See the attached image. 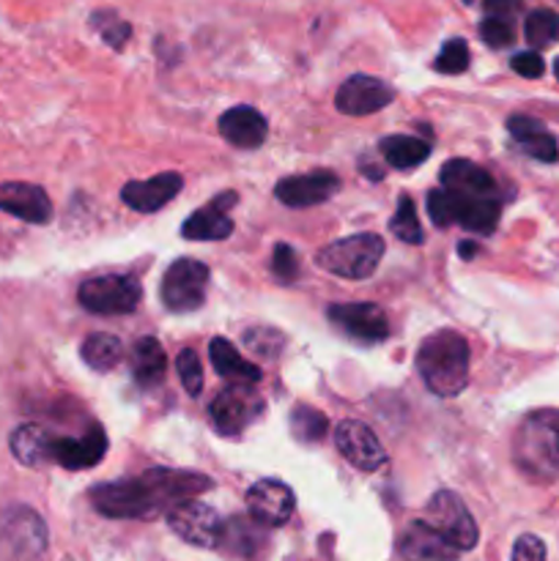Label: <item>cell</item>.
Instances as JSON below:
<instances>
[{"instance_id":"1","label":"cell","mask_w":559,"mask_h":561,"mask_svg":"<svg viewBox=\"0 0 559 561\" xmlns=\"http://www.w3.org/2000/svg\"><path fill=\"white\" fill-rule=\"evenodd\" d=\"M212 491V480L195 471L151 469L135 480L104 482L91 491V502L104 518L132 520L168 513L179 502Z\"/></svg>"},{"instance_id":"2","label":"cell","mask_w":559,"mask_h":561,"mask_svg":"<svg viewBox=\"0 0 559 561\" xmlns=\"http://www.w3.org/2000/svg\"><path fill=\"white\" fill-rule=\"evenodd\" d=\"M417 370L433 394L455 398L469 381V343L449 329L431 334L417 351Z\"/></svg>"},{"instance_id":"3","label":"cell","mask_w":559,"mask_h":561,"mask_svg":"<svg viewBox=\"0 0 559 561\" xmlns=\"http://www.w3.org/2000/svg\"><path fill=\"white\" fill-rule=\"evenodd\" d=\"M518 463L532 474H551L559 469V411H535L526 416L515 438Z\"/></svg>"},{"instance_id":"4","label":"cell","mask_w":559,"mask_h":561,"mask_svg":"<svg viewBox=\"0 0 559 561\" xmlns=\"http://www.w3.org/2000/svg\"><path fill=\"white\" fill-rule=\"evenodd\" d=\"M384 257V239L376 233H356L332 241L318 252V266L345 279H367Z\"/></svg>"},{"instance_id":"5","label":"cell","mask_w":559,"mask_h":561,"mask_svg":"<svg viewBox=\"0 0 559 561\" xmlns=\"http://www.w3.org/2000/svg\"><path fill=\"white\" fill-rule=\"evenodd\" d=\"M77 299L93 316H126L137 310L142 288L135 277L126 274H104V277L85 279L77 290Z\"/></svg>"},{"instance_id":"6","label":"cell","mask_w":559,"mask_h":561,"mask_svg":"<svg viewBox=\"0 0 559 561\" xmlns=\"http://www.w3.org/2000/svg\"><path fill=\"white\" fill-rule=\"evenodd\" d=\"M208 290V266L192 257H179L168 266L162 277V305L170 312H192L203 307Z\"/></svg>"},{"instance_id":"7","label":"cell","mask_w":559,"mask_h":561,"mask_svg":"<svg viewBox=\"0 0 559 561\" xmlns=\"http://www.w3.org/2000/svg\"><path fill=\"white\" fill-rule=\"evenodd\" d=\"M422 520H427L438 535L447 537L458 551H471V548L477 546V537H480L469 510L460 502L458 493L453 491H438L436 496L427 502L425 518Z\"/></svg>"},{"instance_id":"8","label":"cell","mask_w":559,"mask_h":561,"mask_svg":"<svg viewBox=\"0 0 559 561\" xmlns=\"http://www.w3.org/2000/svg\"><path fill=\"white\" fill-rule=\"evenodd\" d=\"M47 546V526L31 507H11L0 518V551L11 559H36Z\"/></svg>"},{"instance_id":"9","label":"cell","mask_w":559,"mask_h":561,"mask_svg":"<svg viewBox=\"0 0 559 561\" xmlns=\"http://www.w3.org/2000/svg\"><path fill=\"white\" fill-rule=\"evenodd\" d=\"M168 526L184 542L197 548H217L219 535H223V520L208 504L186 499L175 507L168 510Z\"/></svg>"},{"instance_id":"10","label":"cell","mask_w":559,"mask_h":561,"mask_svg":"<svg viewBox=\"0 0 559 561\" xmlns=\"http://www.w3.org/2000/svg\"><path fill=\"white\" fill-rule=\"evenodd\" d=\"M252 383H230L225 387L217 398L208 405V414L212 422L217 425V431L223 436H236V433L244 431L247 425H252L258 414H261V400L252 392Z\"/></svg>"},{"instance_id":"11","label":"cell","mask_w":559,"mask_h":561,"mask_svg":"<svg viewBox=\"0 0 559 561\" xmlns=\"http://www.w3.org/2000/svg\"><path fill=\"white\" fill-rule=\"evenodd\" d=\"M334 447L360 471H378L387 466V453L365 422L345 420L334 427Z\"/></svg>"},{"instance_id":"12","label":"cell","mask_w":559,"mask_h":561,"mask_svg":"<svg viewBox=\"0 0 559 561\" xmlns=\"http://www.w3.org/2000/svg\"><path fill=\"white\" fill-rule=\"evenodd\" d=\"M296 499L285 482L280 480H258L255 485L247 491V510H250V518L258 520L266 529L274 526H285L294 515Z\"/></svg>"},{"instance_id":"13","label":"cell","mask_w":559,"mask_h":561,"mask_svg":"<svg viewBox=\"0 0 559 561\" xmlns=\"http://www.w3.org/2000/svg\"><path fill=\"white\" fill-rule=\"evenodd\" d=\"M329 321L356 343H381L389 337V318L376 305H332Z\"/></svg>"},{"instance_id":"14","label":"cell","mask_w":559,"mask_h":561,"mask_svg":"<svg viewBox=\"0 0 559 561\" xmlns=\"http://www.w3.org/2000/svg\"><path fill=\"white\" fill-rule=\"evenodd\" d=\"M395 99V91L384 80L370 75H354L338 88L334 104L343 115H370L387 107Z\"/></svg>"},{"instance_id":"15","label":"cell","mask_w":559,"mask_h":561,"mask_svg":"<svg viewBox=\"0 0 559 561\" xmlns=\"http://www.w3.org/2000/svg\"><path fill=\"white\" fill-rule=\"evenodd\" d=\"M0 211L22 222L44 225L53 219V203L42 186L27 184V181H5L0 184Z\"/></svg>"},{"instance_id":"16","label":"cell","mask_w":559,"mask_h":561,"mask_svg":"<svg viewBox=\"0 0 559 561\" xmlns=\"http://www.w3.org/2000/svg\"><path fill=\"white\" fill-rule=\"evenodd\" d=\"M340 190V179L327 170H316V173L305 175H288L274 186V195L280 203L290 208H307L318 206V203L329 201L334 192Z\"/></svg>"},{"instance_id":"17","label":"cell","mask_w":559,"mask_h":561,"mask_svg":"<svg viewBox=\"0 0 559 561\" xmlns=\"http://www.w3.org/2000/svg\"><path fill=\"white\" fill-rule=\"evenodd\" d=\"M107 455V433L93 422L82 438H53V463L69 471L93 469Z\"/></svg>"},{"instance_id":"18","label":"cell","mask_w":559,"mask_h":561,"mask_svg":"<svg viewBox=\"0 0 559 561\" xmlns=\"http://www.w3.org/2000/svg\"><path fill=\"white\" fill-rule=\"evenodd\" d=\"M184 186V179L179 173H159L153 179L146 181H129L121 190V201L126 203L129 208L140 214H153L159 211L162 206H168L175 195Z\"/></svg>"},{"instance_id":"19","label":"cell","mask_w":559,"mask_h":561,"mask_svg":"<svg viewBox=\"0 0 559 561\" xmlns=\"http://www.w3.org/2000/svg\"><path fill=\"white\" fill-rule=\"evenodd\" d=\"M400 553L406 561H455L460 551L427 520H414L400 537Z\"/></svg>"},{"instance_id":"20","label":"cell","mask_w":559,"mask_h":561,"mask_svg":"<svg viewBox=\"0 0 559 561\" xmlns=\"http://www.w3.org/2000/svg\"><path fill=\"white\" fill-rule=\"evenodd\" d=\"M236 203L233 192H225L217 201H212L208 206L197 208L184 225H181V236L190 241H225L233 233V222L225 214V206Z\"/></svg>"},{"instance_id":"21","label":"cell","mask_w":559,"mask_h":561,"mask_svg":"<svg viewBox=\"0 0 559 561\" xmlns=\"http://www.w3.org/2000/svg\"><path fill=\"white\" fill-rule=\"evenodd\" d=\"M219 131H223V137L233 148L250 151V148L263 146V140H266L269 135V126L266 118H263L255 107L239 104V107L225 110L223 118H219Z\"/></svg>"},{"instance_id":"22","label":"cell","mask_w":559,"mask_h":561,"mask_svg":"<svg viewBox=\"0 0 559 561\" xmlns=\"http://www.w3.org/2000/svg\"><path fill=\"white\" fill-rule=\"evenodd\" d=\"M444 190H453L460 197H477V195H497V181L491 179L488 170L480 164L469 162V159H449L442 164L438 173Z\"/></svg>"},{"instance_id":"23","label":"cell","mask_w":559,"mask_h":561,"mask_svg":"<svg viewBox=\"0 0 559 561\" xmlns=\"http://www.w3.org/2000/svg\"><path fill=\"white\" fill-rule=\"evenodd\" d=\"M269 546V537L263 526L252 518H230L223 524L219 546L228 557L236 559H258L263 548Z\"/></svg>"},{"instance_id":"24","label":"cell","mask_w":559,"mask_h":561,"mask_svg":"<svg viewBox=\"0 0 559 561\" xmlns=\"http://www.w3.org/2000/svg\"><path fill=\"white\" fill-rule=\"evenodd\" d=\"M507 131L529 157L537 159V162H557L559 159L557 137H554L537 118H529V115H510Z\"/></svg>"},{"instance_id":"25","label":"cell","mask_w":559,"mask_h":561,"mask_svg":"<svg viewBox=\"0 0 559 561\" xmlns=\"http://www.w3.org/2000/svg\"><path fill=\"white\" fill-rule=\"evenodd\" d=\"M208 356H212V365L217 370V376H223L230 383H258L261 381V367H255L252 362H247L244 356L236 351V345H230L225 337H214L208 343Z\"/></svg>"},{"instance_id":"26","label":"cell","mask_w":559,"mask_h":561,"mask_svg":"<svg viewBox=\"0 0 559 561\" xmlns=\"http://www.w3.org/2000/svg\"><path fill=\"white\" fill-rule=\"evenodd\" d=\"M453 192V190H449ZM458 206V225H464L469 233L488 236L497 230L499 214H502V203L497 195H477V197H460Z\"/></svg>"},{"instance_id":"27","label":"cell","mask_w":559,"mask_h":561,"mask_svg":"<svg viewBox=\"0 0 559 561\" xmlns=\"http://www.w3.org/2000/svg\"><path fill=\"white\" fill-rule=\"evenodd\" d=\"M132 373H135V381L146 389L162 381L164 373H168V356H164V348L157 337L137 340L135 348H132Z\"/></svg>"},{"instance_id":"28","label":"cell","mask_w":559,"mask_h":561,"mask_svg":"<svg viewBox=\"0 0 559 561\" xmlns=\"http://www.w3.org/2000/svg\"><path fill=\"white\" fill-rule=\"evenodd\" d=\"M9 444L22 466H42L53 460V436L38 425H20L11 433Z\"/></svg>"},{"instance_id":"29","label":"cell","mask_w":559,"mask_h":561,"mask_svg":"<svg viewBox=\"0 0 559 561\" xmlns=\"http://www.w3.org/2000/svg\"><path fill=\"white\" fill-rule=\"evenodd\" d=\"M378 148H381V157L387 159L389 168L398 170L420 168V164L431 157V146L411 135H389L378 142Z\"/></svg>"},{"instance_id":"30","label":"cell","mask_w":559,"mask_h":561,"mask_svg":"<svg viewBox=\"0 0 559 561\" xmlns=\"http://www.w3.org/2000/svg\"><path fill=\"white\" fill-rule=\"evenodd\" d=\"M80 354L88 367H93L96 373H107L124 359V345H121V340L115 337V334L96 332V334H88Z\"/></svg>"},{"instance_id":"31","label":"cell","mask_w":559,"mask_h":561,"mask_svg":"<svg viewBox=\"0 0 559 561\" xmlns=\"http://www.w3.org/2000/svg\"><path fill=\"white\" fill-rule=\"evenodd\" d=\"M329 431V422L321 411L310 409V405H296L290 411V433H294L299 442L305 444H316L327 436Z\"/></svg>"},{"instance_id":"32","label":"cell","mask_w":559,"mask_h":561,"mask_svg":"<svg viewBox=\"0 0 559 561\" xmlns=\"http://www.w3.org/2000/svg\"><path fill=\"white\" fill-rule=\"evenodd\" d=\"M524 36L532 47H548L559 38V14L551 9H535L524 22Z\"/></svg>"},{"instance_id":"33","label":"cell","mask_w":559,"mask_h":561,"mask_svg":"<svg viewBox=\"0 0 559 561\" xmlns=\"http://www.w3.org/2000/svg\"><path fill=\"white\" fill-rule=\"evenodd\" d=\"M389 230H392L400 241H406V244H422V241H425L420 217H417V206L409 195H403L398 201V211L389 219Z\"/></svg>"},{"instance_id":"34","label":"cell","mask_w":559,"mask_h":561,"mask_svg":"<svg viewBox=\"0 0 559 561\" xmlns=\"http://www.w3.org/2000/svg\"><path fill=\"white\" fill-rule=\"evenodd\" d=\"M433 69L442 71V75H460V71L469 69V44L458 36L447 38L442 53L433 60Z\"/></svg>"},{"instance_id":"35","label":"cell","mask_w":559,"mask_h":561,"mask_svg":"<svg viewBox=\"0 0 559 561\" xmlns=\"http://www.w3.org/2000/svg\"><path fill=\"white\" fill-rule=\"evenodd\" d=\"M458 195L449 190H433L431 195H427V214H431L433 222L438 225V228H447V225L458 222Z\"/></svg>"},{"instance_id":"36","label":"cell","mask_w":559,"mask_h":561,"mask_svg":"<svg viewBox=\"0 0 559 561\" xmlns=\"http://www.w3.org/2000/svg\"><path fill=\"white\" fill-rule=\"evenodd\" d=\"M175 370H179V378L181 383H184L186 394H192V398H197L203 389V367H201V359H197V354L192 348H184L179 356H175Z\"/></svg>"},{"instance_id":"37","label":"cell","mask_w":559,"mask_h":561,"mask_svg":"<svg viewBox=\"0 0 559 561\" xmlns=\"http://www.w3.org/2000/svg\"><path fill=\"white\" fill-rule=\"evenodd\" d=\"M480 36L488 47H507L515 42V25L507 16H486L480 22Z\"/></svg>"},{"instance_id":"38","label":"cell","mask_w":559,"mask_h":561,"mask_svg":"<svg viewBox=\"0 0 559 561\" xmlns=\"http://www.w3.org/2000/svg\"><path fill=\"white\" fill-rule=\"evenodd\" d=\"M272 274L277 283L290 285L299 277V257H296L294 247L277 244L272 252Z\"/></svg>"},{"instance_id":"39","label":"cell","mask_w":559,"mask_h":561,"mask_svg":"<svg viewBox=\"0 0 559 561\" xmlns=\"http://www.w3.org/2000/svg\"><path fill=\"white\" fill-rule=\"evenodd\" d=\"M93 25H99V33H102L104 42L115 49L124 47V42L129 38V33H132L129 22L118 20L115 14H93Z\"/></svg>"},{"instance_id":"40","label":"cell","mask_w":559,"mask_h":561,"mask_svg":"<svg viewBox=\"0 0 559 561\" xmlns=\"http://www.w3.org/2000/svg\"><path fill=\"white\" fill-rule=\"evenodd\" d=\"M244 343L250 345L255 354L274 356L280 348H283V334L274 332V329H252V332H247Z\"/></svg>"},{"instance_id":"41","label":"cell","mask_w":559,"mask_h":561,"mask_svg":"<svg viewBox=\"0 0 559 561\" xmlns=\"http://www.w3.org/2000/svg\"><path fill=\"white\" fill-rule=\"evenodd\" d=\"M510 66H513L515 75L526 77V80H537V77H543V71H546V60H543L537 53H532V49L529 53L513 55Z\"/></svg>"},{"instance_id":"42","label":"cell","mask_w":559,"mask_h":561,"mask_svg":"<svg viewBox=\"0 0 559 561\" xmlns=\"http://www.w3.org/2000/svg\"><path fill=\"white\" fill-rule=\"evenodd\" d=\"M513 561H546V546H543L540 537H518L513 546Z\"/></svg>"},{"instance_id":"43","label":"cell","mask_w":559,"mask_h":561,"mask_svg":"<svg viewBox=\"0 0 559 561\" xmlns=\"http://www.w3.org/2000/svg\"><path fill=\"white\" fill-rule=\"evenodd\" d=\"M482 5L488 16H507V20L521 11V0H482Z\"/></svg>"},{"instance_id":"44","label":"cell","mask_w":559,"mask_h":561,"mask_svg":"<svg viewBox=\"0 0 559 561\" xmlns=\"http://www.w3.org/2000/svg\"><path fill=\"white\" fill-rule=\"evenodd\" d=\"M460 255H464L466 261H471V257L477 255V244H469V241H464V244H460Z\"/></svg>"},{"instance_id":"45","label":"cell","mask_w":559,"mask_h":561,"mask_svg":"<svg viewBox=\"0 0 559 561\" xmlns=\"http://www.w3.org/2000/svg\"><path fill=\"white\" fill-rule=\"evenodd\" d=\"M554 75H557V80H559V58L554 60Z\"/></svg>"},{"instance_id":"46","label":"cell","mask_w":559,"mask_h":561,"mask_svg":"<svg viewBox=\"0 0 559 561\" xmlns=\"http://www.w3.org/2000/svg\"><path fill=\"white\" fill-rule=\"evenodd\" d=\"M464 3H466V5H469V3H475V0H464Z\"/></svg>"}]
</instances>
